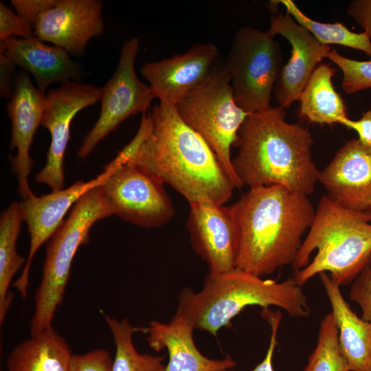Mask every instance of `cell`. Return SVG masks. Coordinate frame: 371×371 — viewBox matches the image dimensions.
<instances>
[{
    "label": "cell",
    "mask_w": 371,
    "mask_h": 371,
    "mask_svg": "<svg viewBox=\"0 0 371 371\" xmlns=\"http://www.w3.org/2000/svg\"><path fill=\"white\" fill-rule=\"evenodd\" d=\"M112 161L137 166L189 203L224 205L236 188L210 145L174 106L159 103L143 114L135 137Z\"/></svg>",
    "instance_id": "cell-1"
},
{
    "label": "cell",
    "mask_w": 371,
    "mask_h": 371,
    "mask_svg": "<svg viewBox=\"0 0 371 371\" xmlns=\"http://www.w3.org/2000/svg\"><path fill=\"white\" fill-rule=\"evenodd\" d=\"M308 196L282 186H260L231 205L238 232L236 268L262 277L292 265L315 214Z\"/></svg>",
    "instance_id": "cell-2"
},
{
    "label": "cell",
    "mask_w": 371,
    "mask_h": 371,
    "mask_svg": "<svg viewBox=\"0 0 371 371\" xmlns=\"http://www.w3.org/2000/svg\"><path fill=\"white\" fill-rule=\"evenodd\" d=\"M278 106L249 113L238 133V153L232 159L242 186H282L309 195L319 181L313 161V139L308 128L286 121Z\"/></svg>",
    "instance_id": "cell-3"
},
{
    "label": "cell",
    "mask_w": 371,
    "mask_h": 371,
    "mask_svg": "<svg viewBox=\"0 0 371 371\" xmlns=\"http://www.w3.org/2000/svg\"><path fill=\"white\" fill-rule=\"evenodd\" d=\"M251 305L264 308L276 306L292 317H306L311 311L306 295L293 278L278 282L235 268L209 273L198 292L183 289L178 296L175 315L187 320L194 330L216 336L221 328L228 327L235 316Z\"/></svg>",
    "instance_id": "cell-4"
},
{
    "label": "cell",
    "mask_w": 371,
    "mask_h": 371,
    "mask_svg": "<svg viewBox=\"0 0 371 371\" xmlns=\"http://www.w3.org/2000/svg\"><path fill=\"white\" fill-rule=\"evenodd\" d=\"M371 209L350 210L323 196L306 238L292 263L300 286L329 272L338 286L353 282L371 267Z\"/></svg>",
    "instance_id": "cell-5"
},
{
    "label": "cell",
    "mask_w": 371,
    "mask_h": 371,
    "mask_svg": "<svg viewBox=\"0 0 371 371\" xmlns=\"http://www.w3.org/2000/svg\"><path fill=\"white\" fill-rule=\"evenodd\" d=\"M112 214L109 200L100 187H95L74 204L68 217L49 239L42 278L34 295V311L30 323L31 335L52 326L78 248L89 242L93 224Z\"/></svg>",
    "instance_id": "cell-6"
},
{
    "label": "cell",
    "mask_w": 371,
    "mask_h": 371,
    "mask_svg": "<svg viewBox=\"0 0 371 371\" xmlns=\"http://www.w3.org/2000/svg\"><path fill=\"white\" fill-rule=\"evenodd\" d=\"M181 119L210 145L236 188L242 185L232 166L231 148L249 114L235 102L225 60L220 58L207 77L176 106Z\"/></svg>",
    "instance_id": "cell-7"
},
{
    "label": "cell",
    "mask_w": 371,
    "mask_h": 371,
    "mask_svg": "<svg viewBox=\"0 0 371 371\" xmlns=\"http://www.w3.org/2000/svg\"><path fill=\"white\" fill-rule=\"evenodd\" d=\"M282 60L279 43L267 31L245 27L236 32L225 62L240 109L251 113L271 107Z\"/></svg>",
    "instance_id": "cell-8"
},
{
    "label": "cell",
    "mask_w": 371,
    "mask_h": 371,
    "mask_svg": "<svg viewBox=\"0 0 371 371\" xmlns=\"http://www.w3.org/2000/svg\"><path fill=\"white\" fill-rule=\"evenodd\" d=\"M139 47V41L136 37L124 43L114 74L100 88V115L82 139L78 150L79 158L87 157L98 143L126 118L146 113L155 98L150 86L140 81L135 71Z\"/></svg>",
    "instance_id": "cell-9"
},
{
    "label": "cell",
    "mask_w": 371,
    "mask_h": 371,
    "mask_svg": "<svg viewBox=\"0 0 371 371\" xmlns=\"http://www.w3.org/2000/svg\"><path fill=\"white\" fill-rule=\"evenodd\" d=\"M107 165L113 170L100 187L114 214L146 228L160 227L173 217L174 206L158 179L131 164Z\"/></svg>",
    "instance_id": "cell-10"
},
{
    "label": "cell",
    "mask_w": 371,
    "mask_h": 371,
    "mask_svg": "<svg viewBox=\"0 0 371 371\" xmlns=\"http://www.w3.org/2000/svg\"><path fill=\"white\" fill-rule=\"evenodd\" d=\"M100 95V88L74 81L62 83L45 94L41 125L49 131L51 143L45 164L35 175L37 183L48 186L52 192L63 189L71 122L80 111L98 102Z\"/></svg>",
    "instance_id": "cell-11"
},
{
    "label": "cell",
    "mask_w": 371,
    "mask_h": 371,
    "mask_svg": "<svg viewBox=\"0 0 371 371\" xmlns=\"http://www.w3.org/2000/svg\"><path fill=\"white\" fill-rule=\"evenodd\" d=\"M113 170V168L106 165L103 172L95 179L87 181L78 180L67 188L40 196L32 193L19 203L23 220L27 223L30 244L25 267L13 286L23 299L27 295L32 259L39 247L49 240L60 226L69 208L88 191L101 186Z\"/></svg>",
    "instance_id": "cell-12"
},
{
    "label": "cell",
    "mask_w": 371,
    "mask_h": 371,
    "mask_svg": "<svg viewBox=\"0 0 371 371\" xmlns=\"http://www.w3.org/2000/svg\"><path fill=\"white\" fill-rule=\"evenodd\" d=\"M186 227L194 251L206 262L209 273L236 268L238 232L232 208L211 203H190Z\"/></svg>",
    "instance_id": "cell-13"
},
{
    "label": "cell",
    "mask_w": 371,
    "mask_h": 371,
    "mask_svg": "<svg viewBox=\"0 0 371 371\" xmlns=\"http://www.w3.org/2000/svg\"><path fill=\"white\" fill-rule=\"evenodd\" d=\"M219 58L215 44L196 43L182 54L146 63L140 73L159 104L175 106L207 77Z\"/></svg>",
    "instance_id": "cell-14"
},
{
    "label": "cell",
    "mask_w": 371,
    "mask_h": 371,
    "mask_svg": "<svg viewBox=\"0 0 371 371\" xmlns=\"http://www.w3.org/2000/svg\"><path fill=\"white\" fill-rule=\"evenodd\" d=\"M267 31L273 37L276 34L282 36L291 46L290 59L282 67L273 90L279 106L289 108L299 100L317 65L331 49L328 45L321 44L287 12L272 15Z\"/></svg>",
    "instance_id": "cell-15"
},
{
    "label": "cell",
    "mask_w": 371,
    "mask_h": 371,
    "mask_svg": "<svg viewBox=\"0 0 371 371\" xmlns=\"http://www.w3.org/2000/svg\"><path fill=\"white\" fill-rule=\"evenodd\" d=\"M102 9L99 0H57L38 18L35 35L71 56H81L89 41L104 32Z\"/></svg>",
    "instance_id": "cell-16"
},
{
    "label": "cell",
    "mask_w": 371,
    "mask_h": 371,
    "mask_svg": "<svg viewBox=\"0 0 371 371\" xmlns=\"http://www.w3.org/2000/svg\"><path fill=\"white\" fill-rule=\"evenodd\" d=\"M327 196L344 207L371 209V148L358 139L348 141L319 171Z\"/></svg>",
    "instance_id": "cell-17"
},
{
    "label": "cell",
    "mask_w": 371,
    "mask_h": 371,
    "mask_svg": "<svg viewBox=\"0 0 371 371\" xmlns=\"http://www.w3.org/2000/svg\"><path fill=\"white\" fill-rule=\"evenodd\" d=\"M45 98V93L33 85L27 71L16 74L7 109L12 122L11 148L16 149V155L11 159L12 170L17 177L18 190L23 199L33 193L28 183L34 165L30 149L41 125Z\"/></svg>",
    "instance_id": "cell-18"
},
{
    "label": "cell",
    "mask_w": 371,
    "mask_h": 371,
    "mask_svg": "<svg viewBox=\"0 0 371 371\" xmlns=\"http://www.w3.org/2000/svg\"><path fill=\"white\" fill-rule=\"evenodd\" d=\"M0 52L14 66L30 73L36 87L43 93L52 83L79 82L83 76L80 65L73 61L65 49L47 45L37 37H9L0 41Z\"/></svg>",
    "instance_id": "cell-19"
},
{
    "label": "cell",
    "mask_w": 371,
    "mask_h": 371,
    "mask_svg": "<svg viewBox=\"0 0 371 371\" xmlns=\"http://www.w3.org/2000/svg\"><path fill=\"white\" fill-rule=\"evenodd\" d=\"M194 330L187 320L175 315L168 323L150 322L141 332L147 335L150 348L167 350L166 371H227L236 365L229 356L212 359L202 355L194 344Z\"/></svg>",
    "instance_id": "cell-20"
},
{
    "label": "cell",
    "mask_w": 371,
    "mask_h": 371,
    "mask_svg": "<svg viewBox=\"0 0 371 371\" xmlns=\"http://www.w3.org/2000/svg\"><path fill=\"white\" fill-rule=\"evenodd\" d=\"M319 276L338 327L339 348L350 371H371V322L357 316L327 273Z\"/></svg>",
    "instance_id": "cell-21"
},
{
    "label": "cell",
    "mask_w": 371,
    "mask_h": 371,
    "mask_svg": "<svg viewBox=\"0 0 371 371\" xmlns=\"http://www.w3.org/2000/svg\"><path fill=\"white\" fill-rule=\"evenodd\" d=\"M71 351L52 326L16 346L6 361V371H69Z\"/></svg>",
    "instance_id": "cell-22"
},
{
    "label": "cell",
    "mask_w": 371,
    "mask_h": 371,
    "mask_svg": "<svg viewBox=\"0 0 371 371\" xmlns=\"http://www.w3.org/2000/svg\"><path fill=\"white\" fill-rule=\"evenodd\" d=\"M335 71L329 65L320 64L300 97V114L311 122L341 124L348 117L344 102L332 82Z\"/></svg>",
    "instance_id": "cell-23"
},
{
    "label": "cell",
    "mask_w": 371,
    "mask_h": 371,
    "mask_svg": "<svg viewBox=\"0 0 371 371\" xmlns=\"http://www.w3.org/2000/svg\"><path fill=\"white\" fill-rule=\"evenodd\" d=\"M23 221L19 203L14 201L5 209L0 217V323L4 322L13 300L9 291L12 278L26 262L16 251V241Z\"/></svg>",
    "instance_id": "cell-24"
},
{
    "label": "cell",
    "mask_w": 371,
    "mask_h": 371,
    "mask_svg": "<svg viewBox=\"0 0 371 371\" xmlns=\"http://www.w3.org/2000/svg\"><path fill=\"white\" fill-rule=\"evenodd\" d=\"M104 318L115 345L112 371H166L163 363L165 355L140 354L136 350L133 335L141 332V327L133 326L126 318L118 320L108 315H104Z\"/></svg>",
    "instance_id": "cell-25"
},
{
    "label": "cell",
    "mask_w": 371,
    "mask_h": 371,
    "mask_svg": "<svg viewBox=\"0 0 371 371\" xmlns=\"http://www.w3.org/2000/svg\"><path fill=\"white\" fill-rule=\"evenodd\" d=\"M284 6L294 20L307 30L321 44H337L361 50L371 57V40L365 32L356 33L341 23L316 21L304 14L292 0L273 1Z\"/></svg>",
    "instance_id": "cell-26"
},
{
    "label": "cell",
    "mask_w": 371,
    "mask_h": 371,
    "mask_svg": "<svg viewBox=\"0 0 371 371\" xmlns=\"http://www.w3.org/2000/svg\"><path fill=\"white\" fill-rule=\"evenodd\" d=\"M304 371H350L339 348L338 327L332 313L320 321L317 344Z\"/></svg>",
    "instance_id": "cell-27"
},
{
    "label": "cell",
    "mask_w": 371,
    "mask_h": 371,
    "mask_svg": "<svg viewBox=\"0 0 371 371\" xmlns=\"http://www.w3.org/2000/svg\"><path fill=\"white\" fill-rule=\"evenodd\" d=\"M326 58L341 70V87L346 93H355L371 87V58L366 61L356 60L339 54L335 49H331Z\"/></svg>",
    "instance_id": "cell-28"
},
{
    "label": "cell",
    "mask_w": 371,
    "mask_h": 371,
    "mask_svg": "<svg viewBox=\"0 0 371 371\" xmlns=\"http://www.w3.org/2000/svg\"><path fill=\"white\" fill-rule=\"evenodd\" d=\"M23 38L36 37L34 26L0 3V41L11 36Z\"/></svg>",
    "instance_id": "cell-29"
},
{
    "label": "cell",
    "mask_w": 371,
    "mask_h": 371,
    "mask_svg": "<svg viewBox=\"0 0 371 371\" xmlns=\"http://www.w3.org/2000/svg\"><path fill=\"white\" fill-rule=\"evenodd\" d=\"M113 360L108 351L94 349L80 355H73L69 371H112Z\"/></svg>",
    "instance_id": "cell-30"
},
{
    "label": "cell",
    "mask_w": 371,
    "mask_h": 371,
    "mask_svg": "<svg viewBox=\"0 0 371 371\" xmlns=\"http://www.w3.org/2000/svg\"><path fill=\"white\" fill-rule=\"evenodd\" d=\"M350 298L361 309V318L371 322V267L363 269L353 282Z\"/></svg>",
    "instance_id": "cell-31"
},
{
    "label": "cell",
    "mask_w": 371,
    "mask_h": 371,
    "mask_svg": "<svg viewBox=\"0 0 371 371\" xmlns=\"http://www.w3.org/2000/svg\"><path fill=\"white\" fill-rule=\"evenodd\" d=\"M57 0H12L16 14L32 24L34 27L39 16L50 9Z\"/></svg>",
    "instance_id": "cell-32"
},
{
    "label": "cell",
    "mask_w": 371,
    "mask_h": 371,
    "mask_svg": "<svg viewBox=\"0 0 371 371\" xmlns=\"http://www.w3.org/2000/svg\"><path fill=\"white\" fill-rule=\"evenodd\" d=\"M262 315L271 325V337L264 359L251 371H274L272 359L277 345V332L282 319V314L279 311L273 312L269 308H264L262 311Z\"/></svg>",
    "instance_id": "cell-33"
},
{
    "label": "cell",
    "mask_w": 371,
    "mask_h": 371,
    "mask_svg": "<svg viewBox=\"0 0 371 371\" xmlns=\"http://www.w3.org/2000/svg\"><path fill=\"white\" fill-rule=\"evenodd\" d=\"M347 13L371 40V0L352 1L348 6Z\"/></svg>",
    "instance_id": "cell-34"
},
{
    "label": "cell",
    "mask_w": 371,
    "mask_h": 371,
    "mask_svg": "<svg viewBox=\"0 0 371 371\" xmlns=\"http://www.w3.org/2000/svg\"><path fill=\"white\" fill-rule=\"evenodd\" d=\"M341 124L355 130L358 135V139L364 146L371 148V109L364 112L358 120L346 118Z\"/></svg>",
    "instance_id": "cell-35"
},
{
    "label": "cell",
    "mask_w": 371,
    "mask_h": 371,
    "mask_svg": "<svg viewBox=\"0 0 371 371\" xmlns=\"http://www.w3.org/2000/svg\"><path fill=\"white\" fill-rule=\"evenodd\" d=\"M16 66L0 52V93L3 98L10 99L12 95V82L15 80Z\"/></svg>",
    "instance_id": "cell-36"
}]
</instances>
